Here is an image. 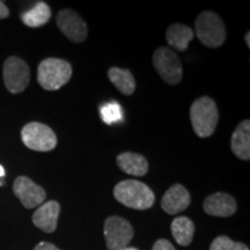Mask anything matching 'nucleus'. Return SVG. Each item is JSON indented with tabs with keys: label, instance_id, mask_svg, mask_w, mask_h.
Returning <instances> with one entry per match:
<instances>
[{
	"label": "nucleus",
	"instance_id": "obj_22",
	"mask_svg": "<svg viewBox=\"0 0 250 250\" xmlns=\"http://www.w3.org/2000/svg\"><path fill=\"white\" fill-rule=\"evenodd\" d=\"M152 250H176V249H175V247L171 245L168 240L161 239V240H158V241L154 243Z\"/></svg>",
	"mask_w": 250,
	"mask_h": 250
},
{
	"label": "nucleus",
	"instance_id": "obj_23",
	"mask_svg": "<svg viewBox=\"0 0 250 250\" xmlns=\"http://www.w3.org/2000/svg\"><path fill=\"white\" fill-rule=\"evenodd\" d=\"M34 250H61V249L57 248L55 245H52V243L40 242L39 245L34 248Z\"/></svg>",
	"mask_w": 250,
	"mask_h": 250
},
{
	"label": "nucleus",
	"instance_id": "obj_1",
	"mask_svg": "<svg viewBox=\"0 0 250 250\" xmlns=\"http://www.w3.org/2000/svg\"><path fill=\"white\" fill-rule=\"evenodd\" d=\"M114 196L121 204L134 210H148L155 202V196L145 183L124 180L114 188Z\"/></svg>",
	"mask_w": 250,
	"mask_h": 250
},
{
	"label": "nucleus",
	"instance_id": "obj_14",
	"mask_svg": "<svg viewBox=\"0 0 250 250\" xmlns=\"http://www.w3.org/2000/svg\"><path fill=\"white\" fill-rule=\"evenodd\" d=\"M230 147L234 155L241 160L250 159V122L248 120L241 122L234 130Z\"/></svg>",
	"mask_w": 250,
	"mask_h": 250
},
{
	"label": "nucleus",
	"instance_id": "obj_7",
	"mask_svg": "<svg viewBox=\"0 0 250 250\" xmlns=\"http://www.w3.org/2000/svg\"><path fill=\"white\" fill-rule=\"evenodd\" d=\"M153 65L162 80L169 85H177L183 77L182 62L171 49L161 46L153 55Z\"/></svg>",
	"mask_w": 250,
	"mask_h": 250
},
{
	"label": "nucleus",
	"instance_id": "obj_15",
	"mask_svg": "<svg viewBox=\"0 0 250 250\" xmlns=\"http://www.w3.org/2000/svg\"><path fill=\"white\" fill-rule=\"evenodd\" d=\"M117 166L124 173L133 176H144L148 171V162L143 155L132 152L121 153L116 159Z\"/></svg>",
	"mask_w": 250,
	"mask_h": 250
},
{
	"label": "nucleus",
	"instance_id": "obj_18",
	"mask_svg": "<svg viewBox=\"0 0 250 250\" xmlns=\"http://www.w3.org/2000/svg\"><path fill=\"white\" fill-rule=\"evenodd\" d=\"M170 230L175 241L180 246L187 247L192 242L193 234H195V225L189 218L179 217L173 220Z\"/></svg>",
	"mask_w": 250,
	"mask_h": 250
},
{
	"label": "nucleus",
	"instance_id": "obj_9",
	"mask_svg": "<svg viewBox=\"0 0 250 250\" xmlns=\"http://www.w3.org/2000/svg\"><path fill=\"white\" fill-rule=\"evenodd\" d=\"M57 26L72 42H83L88 35V29L83 19L72 9H62L57 14Z\"/></svg>",
	"mask_w": 250,
	"mask_h": 250
},
{
	"label": "nucleus",
	"instance_id": "obj_3",
	"mask_svg": "<svg viewBox=\"0 0 250 250\" xmlns=\"http://www.w3.org/2000/svg\"><path fill=\"white\" fill-rule=\"evenodd\" d=\"M72 77L71 64L64 59L46 58L37 68V81L45 90H57L66 85Z\"/></svg>",
	"mask_w": 250,
	"mask_h": 250
},
{
	"label": "nucleus",
	"instance_id": "obj_24",
	"mask_svg": "<svg viewBox=\"0 0 250 250\" xmlns=\"http://www.w3.org/2000/svg\"><path fill=\"white\" fill-rule=\"evenodd\" d=\"M8 15H9V11L7 6H6L2 1H0V20H1V19L8 18Z\"/></svg>",
	"mask_w": 250,
	"mask_h": 250
},
{
	"label": "nucleus",
	"instance_id": "obj_10",
	"mask_svg": "<svg viewBox=\"0 0 250 250\" xmlns=\"http://www.w3.org/2000/svg\"><path fill=\"white\" fill-rule=\"evenodd\" d=\"M13 191L26 208H34L41 205L46 197L44 189L26 176H19L14 181Z\"/></svg>",
	"mask_w": 250,
	"mask_h": 250
},
{
	"label": "nucleus",
	"instance_id": "obj_19",
	"mask_svg": "<svg viewBox=\"0 0 250 250\" xmlns=\"http://www.w3.org/2000/svg\"><path fill=\"white\" fill-rule=\"evenodd\" d=\"M108 76L114 86L124 95H131L136 90V80L132 73L126 68L111 67Z\"/></svg>",
	"mask_w": 250,
	"mask_h": 250
},
{
	"label": "nucleus",
	"instance_id": "obj_20",
	"mask_svg": "<svg viewBox=\"0 0 250 250\" xmlns=\"http://www.w3.org/2000/svg\"><path fill=\"white\" fill-rule=\"evenodd\" d=\"M101 117L104 123L109 125L118 123L123 118L121 105L116 102H110L101 108Z\"/></svg>",
	"mask_w": 250,
	"mask_h": 250
},
{
	"label": "nucleus",
	"instance_id": "obj_13",
	"mask_svg": "<svg viewBox=\"0 0 250 250\" xmlns=\"http://www.w3.org/2000/svg\"><path fill=\"white\" fill-rule=\"evenodd\" d=\"M61 205L56 201H49L40 206L33 214V223L45 233H54L57 228Z\"/></svg>",
	"mask_w": 250,
	"mask_h": 250
},
{
	"label": "nucleus",
	"instance_id": "obj_2",
	"mask_svg": "<svg viewBox=\"0 0 250 250\" xmlns=\"http://www.w3.org/2000/svg\"><path fill=\"white\" fill-rule=\"evenodd\" d=\"M193 131L199 138H208L214 133L219 121L217 103L208 96L197 99L190 108Z\"/></svg>",
	"mask_w": 250,
	"mask_h": 250
},
{
	"label": "nucleus",
	"instance_id": "obj_12",
	"mask_svg": "<svg viewBox=\"0 0 250 250\" xmlns=\"http://www.w3.org/2000/svg\"><path fill=\"white\" fill-rule=\"evenodd\" d=\"M191 203V197L182 184H174L161 199V208L166 213L177 214L188 208Z\"/></svg>",
	"mask_w": 250,
	"mask_h": 250
},
{
	"label": "nucleus",
	"instance_id": "obj_6",
	"mask_svg": "<svg viewBox=\"0 0 250 250\" xmlns=\"http://www.w3.org/2000/svg\"><path fill=\"white\" fill-rule=\"evenodd\" d=\"M104 239L109 250H124L133 237V228L126 219L111 215L105 219Z\"/></svg>",
	"mask_w": 250,
	"mask_h": 250
},
{
	"label": "nucleus",
	"instance_id": "obj_16",
	"mask_svg": "<svg viewBox=\"0 0 250 250\" xmlns=\"http://www.w3.org/2000/svg\"><path fill=\"white\" fill-rule=\"evenodd\" d=\"M193 36H195V33L191 28L182 23L171 24L166 34L168 44L179 51H186Z\"/></svg>",
	"mask_w": 250,
	"mask_h": 250
},
{
	"label": "nucleus",
	"instance_id": "obj_26",
	"mask_svg": "<svg viewBox=\"0 0 250 250\" xmlns=\"http://www.w3.org/2000/svg\"><path fill=\"white\" fill-rule=\"evenodd\" d=\"M5 175V169L2 166H0V177H2Z\"/></svg>",
	"mask_w": 250,
	"mask_h": 250
},
{
	"label": "nucleus",
	"instance_id": "obj_25",
	"mask_svg": "<svg viewBox=\"0 0 250 250\" xmlns=\"http://www.w3.org/2000/svg\"><path fill=\"white\" fill-rule=\"evenodd\" d=\"M249 36H250V33H249V31H248V33H247V35H246V42H247V46H248V48H249V46H250V42H249Z\"/></svg>",
	"mask_w": 250,
	"mask_h": 250
},
{
	"label": "nucleus",
	"instance_id": "obj_27",
	"mask_svg": "<svg viewBox=\"0 0 250 250\" xmlns=\"http://www.w3.org/2000/svg\"><path fill=\"white\" fill-rule=\"evenodd\" d=\"M124 250H138V249H136V248H125Z\"/></svg>",
	"mask_w": 250,
	"mask_h": 250
},
{
	"label": "nucleus",
	"instance_id": "obj_17",
	"mask_svg": "<svg viewBox=\"0 0 250 250\" xmlns=\"http://www.w3.org/2000/svg\"><path fill=\"white\" fill-rule=\"evenodd\" d=\"M51 18V9L49 5L43 1L36 2L34 7L21 14V20L30 28H39L49 22Z\"/></svg>",
	"mask_w": 250,
	"mask_h": 250
},
{
	"label": "nucleus",
	"instance_id": "obj_11",
	"mask_svg": "<svg viewBox=\"0 0 250 250\" xmlns=\"http://www.w3.org/2000/svg\"><path fill=\"white\" fill-rule=\"evenodd\" d=\"M203 208L208 215L226 218L235 213L237 204L233 196L225 192H215L206 197Z\"/></svg>",
	"mask_w": 250,
	"mask_h": 250
},
{
	"label": "nucleus",
	"instance_id": "obj_21",
	"mask_svg": "<svg viewBox=\"0 0 250 250\" xmlns=\"http://www.w3.org/2000/svg\"><path fill=\"white\" fill-rule=\"evenodd\" d=\"M210 250H249V248L245 243L234 242L228 236L220 235L215 237L211 243Z\"/></svg>",
	"mask_w": 250,
	"mask_h": 250
},
{
	"label": "nucleus",
	"instance_id": "obj_4",
	"mask_svg": "<svg viewBox=\"0 0 250 250\" xmlns=\"http://www.w3.org/2000/svg\"><path fill=\"white\" fill-rule=\"evenodd\" d=\"M196 35L203 44L208 48H218L226 40L224 21L213 12H203L196 19Z\"/></svg>",
	"mask_w": 250,
	"mask_h": 250
},
{
	"label": "nucleus",
	"instance_id": "obj_5",
	"mask_svg": "<svg viewBox=\"0 0 250 250\" xmlns=\"http://www.w3.org/2000/svg\"><path fill=\"white\" fill-rule=\"evenodd\" d=\"M21 139L28 148L37 152L52 151L57 145V136L48 125L31 122L23 126Z\"/></svg>",
	"mask_w": 250,
	"mask_h": 250
},
{
	"label": "nucleus",
	"instance_id": "obj_8",
	"mask_svg": "<svg viewBox=\"0 0 250 250\" xmlns=\"http://www.w3.org/2000/svg\"><path fill=\"white\" fill-rule=\"evenodd\" d=\"M4 83L13 94L23 92L29 85L30 70L27 62L19 57H9L4 64Z\"/></svg>",
	"mask_w": 250,
	"mask_h": 250
}]
</instances>
